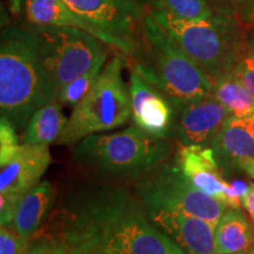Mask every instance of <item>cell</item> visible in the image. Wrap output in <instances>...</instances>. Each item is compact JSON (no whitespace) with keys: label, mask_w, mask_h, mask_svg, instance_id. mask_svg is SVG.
I'll list each match as a JSON object with an SVG mask.
<instances>
[{"label":"cell","mask_w":254,"mask_h":254,"mask_svg":"<svg viewBox=\"0 0 254 254\" xmlns=\"http://www.w3.org/2000/svg\"><path fill=\"white\" fill-rule=\"evenodd\" d=\"M144 53L134 68L164 93L177 112L211 95L213 80L148 13L141 21Z\"/></svg>","instance_id":"277c9868"},{"label":"cell","mask_w":254,"mask_h":254,"mask_svg":"<svg viewBox=\"0 0 254 254\" xmlns=\"http://www.w3.org/2000/svg\"><path fill=\"white\" fill-rule=\"evenodd\" d=\"M170 254H187V253L183 249H180V247L176 244V246L173 247V250L171 251Z\"/></svg>","instance_id":"d6a6232c"},{"label":"cell","mask_w":254,"mask_h":254,"mask_svg":"<svg viewBox=\"0 0 254 254\" xmlns=\"http://www.w3.org/2000/svg\"><path fill=\"white\" fill-rule=\"evenodd\" d=\"M168 139H159L133 126L110 134H92L73 151L75 164L110 184L138 180L166 160L172 152Z\"/></svg>","instance_id":"3957f363"},{"label":"cell","mask_w":254,"mask_h":254,"mask_svg":"<svg viewBox=\"0 0 254 254\" xmlns=\"http://www.w3.org/2000/svg\"><path fill=\"white\" fill-rule=\"evenodd\" d=\"M44 62L58 91L106 55L103 41L74 27L33 25Z\"/></svg>","instance_id":"ba28073f"},{"label":"cell","mask_w":254,"mask_h":254,"mask_svg":"<svg viewBox=\"0 0 254 254\" xmlns=\"http://www.w3.org/2000/svg\"><path fill=\"white\" fill-rule=\"evenodd\" d=\"M26 15L32 25L80 28L107 45L104 34L73 11L64 0H26Z\"/></svg>","instance_id":"e0dca14e"},{"label":"cell","mask_w":254,"mask_h":254,"mask_svg":"<svg viewBox=\"0 0 254 254\" xmlns=\"http://www.w3.org/2000/svg\"><path fill=\"white\" fill-rule=\"evenodd\" d=\"M238 168L241 171H244L247 176L251 177L254 180V158L246 159V160L241 161Z\"/></svg>","instance_id":"83f0119b"},{"label":"cell","mask_w":254,"mask_h":254,"mask_svg":"<svg viewBox=\"0 0 254 254\" xmlns=\"http://www.w3.org/2000/svg\"><path fill=\"white\" fill-rule=\"evenodd\" d=\"M246 254H254V245L251 247V249L247 251V253Z\"/></svg>","instance_id":"e575fe53"},{"label":"cell","mask_w":254,"mask_h":254,"mask_svg":"<svg viewBox=\"0 0 254 254\" xmlns=\"http://www.w3.org/2000/svg\"><path fill=\"white\" fill-rule=\"evenodd\" d=\"M174 159L192 185L227 205L231 184L222 177L221 167L209 146L180 145Z\"/></svg>","instance_id":"4fadbf2b"},{"label":"cell","mask_w":254,"mask_h":254,"mask_svg":"<svg viewBox=\"0 0 254 254\" xmlns=\"http://www.w3.org/2000/svg\"><path fill=\"white\" fill-rule=\"evenodd\" d=\"M51 161L49 146L20 144L13 157L0 165V194L18 202L40 183Z\"/></svg>","instance_id":"8fae6325"},{"label":"cell","mask_w":254,"mask_h":254,"mask_svg":"<svg viewBox=\"0 0 254 254\" xmlns=\"http://www.w3.org/2000/svg\"><path fill=\"white\" fill-rule=\"evenodd\" d=\"M124 59L114 56L86 97L73 107L67 125L57 140L73 145L88 135L111 131L125 125L132 117L129 90L123 79Z\"/></svg>","instance_id":"8992f818"},{"label":"cell","mask_w":254,"mask_h":254,"mask_svg":"<svg viewBox=\"0 0 254 254\" xmlns=\"http://www.w3.org/2000/svg\"><path fill=\"white\" fill-rule=\"evenodd\" d=\"M253 245V225L240 208L228 207L215 227L217 253L247 252Z\"/></svg>","instance_id":"ac0fdd59"},{"label":"cell","mask_w":254,"mask_h":254,"mask_svg":"<svg viewBox=\"0 0 254 254\" xmlns=\"http://www.w3.org/2000/svg\"><path fill=\"white\" fill-rule=\"evenodd\" d=\"M107 55L109 53L101 56L86 72L82 73L81 75H79L74 80L68 82L67 85H65L59 91L58 101L60 104L69 105V106L75 107L86 97V94L90 92L91 88L95 84V81L99 78L100 73L103 72L105 63H106L107 59Z\"/></svg>","instance_id":"44dd1931"},{"label":"cell","mask_w":254,"mask_h":254,"mask_svg":"<svg viewBox=\"0 0 254 254\" xmlns=\"http://www.w3.org/2000/svg\"><path fill=\"white\" fill-rule=\"evenodd\" d=\"M232 4L237 5L238 7H243L251 11L254 9V0H228Z\"/></svg>","instance_id":"f1b7e54d"},{"label":"cell","mask_w":254,"mask_h":254,"mask_svg":"<svg viewBox=\"0 0 254 254\" xmlns=\"http://www.w3.org/2000/svg\"><path fill=\"white\" fill-rule=\"evenodd\" d=\"M211 95L228 111L232 117L246 118L254 111V99L233 71L213 81Z\"/></svg>","instance_id":"ffe728a7"},{"label":"cell","mask_w":254,"mask_h":254,"mask_svg":"<svg viewBox=\"0 0 254 254\" xmlns=\"http://www.w3.org/2000/svg\"><path fill=\"white\" fill-rule=\"evenodd\" d=\"M232 71L243 82L244 86L247 88L254 99V56L252 53L239 58Z\"/></svg>","instance_id":"d4e9b609"},{"label":"cell","mask_w":254,"mask_h":254,"mask_svg":"<svg viewBox=\"0 0 254 254\" xmlns=\"http://www.w3.org/2000/svg\"><path fill=\"white\" fill-rule=\"evenodd\" d=\"M250 53H252V55L254 56V32L250 38Z\"/></svg>","instance_id":"836d02e7"},{"label":"cell","mask_w":254,"mask_h":254,"mask_svg":"<svg viewBox=\"0 0 254 254\" xmlns=\"http://www.w3.org/2000/svg\"><path fill=\"white\" fill-rule=\"evenodd\" d=\"M241 206L245 208L247 214L254 222V184H249L243 196H241Z\"/></svg>","instance_id":"4316f807"},{"label":"cell","mask_w":254,"mask_h":254,"mask_svg":"<svg viewBox=\"0 0 254 254\" xmlns=\"http://www.w3.org/2000/svg\"><path fill=\"white\" fill-rule=\"evenodd\" d=\"M132 120L136 127L159 139L176 133L177 110L171 100L133 67L129 78Z\"/></svg>","instance_id":"30bf717a"},{"label":"cell","mask_w":254,"mask_h":254,"mask_svg":"<svg viewBox=\"0 0 254 254\" xmlns=\"http://www.w3.org/2000/svg\"><path fill=\"white\" fill-rule=\"evenodd\" d=\"M59 241L53 236H39L28 244L25 254H58Z\"/></svg>","instance_id":"484cf974"},{"label":"cell","mask_w":254,"mask_h":254,"mask_svg":"<svg viewBox=\"0 0 254 254\" xmlns=\"http://www.w3.org/2000/svg\"><path fill=\"white\" fill-rule=\"evenodd\" d=\"M56 238V237H55ZM58 239V238H57ZM59 241V250H58V254H79L77 251L73 250L72 247H69L68 245H66L63 240L58 239Z\"/></svg>","instance_id":"f546056e"},{"label":"cell","mask_w":254,"mask_h":254,"mask_svg":"<svg viewBox=\"0 0 254 254\" xmlns=\"http://www.w3.org/2000/svg\"><path fill=\"white\" fill-rule=\"evenodd\" d=\"M247 252H240V253H217V254H246Z\"/></svg>","instance_id":"d590c367"},{"label":"cell","mask_w":254,"mask_h":254,"mask_svg":"<svg viewBox=\"0 0 254 254\" xmlns=\"http://www.w3.org/2000/svg\"><path fill=\"white\" fill-rule=\"evenodd\" d=\"M30 241L25 240L13 228H0V254H25Z\"/></svg>","instance_id":"cb8c5ba5"},{"label":"cell","mask_w":254,"mask_h":254,"mask_svg":"<svg viewBox=\"0 0 254 254\" xmlns=\"http://www.w3.org/2000/svg\"><path fill=\"white\" fill-rule=\"evenodd\" d=\"M244 119H245L246 125H247V127H249L251 134H252L254 138V111L250 114V116H247L246 118H244Z\"/></svg>","instance_id":"1f68e13d"},{"label":"cell","mask_w":254,"mask_h":254,"mask_svg":"<svg viewBox=\"0 0 254 254\" xmlns=\"http://www.w3.org/2000/svg\"><path fill=\"white\" fill-rule=\"evenodd\" d=\"M56 199V190L47 180L38 183L21 196L15 207L14 231L23 239L31 241L40 231Z\"/></svg>","instance_id":"2e32d148"},{"label":"cell","mask_w":254,"mask_h":254,"mask_svg":"<svg viewBox=\"0 0 254 254\" xmlns=\"http://www.w3.org/2000/svg\"><path fill=\"white\" fill-rule=\"evenodd\" d=\"M209 147L213 150L221 170L238 168L241 161L254 158V138L245 119L238 117L231 116L224 123L209 142Z\"/></svg>","instance_id":"9a60e30c"},{"label":"cell","mask_w":254,"mask_h":254,"mask_svg":"<svg viewBox=\"0 0 254 254\" xmlns=\"http://www.w3.org/2000/svg\"><path fill=\"white\" fill-rule=\"evenodd\" d=\"M53 234L79 254H170L176 243L152 225L144 206L119 184H86L64 198Z\"/></svg>","instance_id":"6da1fadb"},{"label":"cell","mask_w":254,"mask_h":254,"mask_svg":"<svg viewBox=\"0 0 254 254\" xmlns=\"http://www.w3.org/2000/svg\"><path fill=\"white\" fill-rule=\"evenodd\" d=\"M154 227L173 240L187 254H217V225L186 213L167 211L146 212Z\"/></svg>","instance_id":"7c38bea8"},{"label":"cell","mask_w":254,"mask_h":254,"mask_svg":"<svg viewBox=\"0 0 254 254\" xmlns=\"http://www.w3.org/2000/svg\"><path fill=\"white\" fill-rule=\"evenodd\" d=\"M104 34L107 46L131 56L136 50V26L145 17L144 0H64Z\"/></svg>","instance_id":"9c48e42d"},{"label":"cell","mask_w":254,"mask_h":254,"mask_svg":"<svg viewBox=\"0 0 254 254\" xmlns=\"http://www.w3.org/2000/svg\"><path fill=\"white\" fill-rule=\"evenodd\" d=\"M177 17L187 20H202L213 17L208 0H158Z\"/></svg>","instance_id":"7402d4cb"},{"label":"cell","mask_w":254,"mask_h":254,"mask_svg":"<svg viewBox=\"0 0 254 254\" xmlns=\"http://www.w3.org/2000/svg\"><path fill=\"white\" fill-rule=\"evenodd\" d=\"M150 14L213 81L231 72L239 60V40L228 21L214 15L187 20L171 13L158 0L153 1Z\"/></svg>","instance_id":"5b68a950"},{"label":"cell","mask_w":254,"mask_h":254,"mask_svg":"<svg viewBox=\"0 0 254 254\" xmlns=\"http://www.w3.org/2000/svg\"><path fill=\"white\" fill-rule=\"evenodd\" d=\"M59 91L51 77L31 27H8L0 43V112L17 129L26 128L40 107L58 100Z\"/></svg>","instance_id":"7a4b0ae2"},{"label":"cell","mask_w":254,"mask_h":254,"mask_svg":"<svg viewBox=\"0 0 254 254\" xmlns=\"http://www.w3.org/2000/svg\"><path fill=\"white\" fill-rule=\"evenodd\" d=\"M15 127L5 117H0V165L7 163L19 147Z\"/></svg>","instance_id":"603a6c76"},{"label":"cell","mask_w":254,"mask_h":254,"mask_svg":"<svg viewBox=\"0 0 254 254\" xmlns=\"http://www.w3.org/2000/svg\"><path fill=\"white\" fill-rule=\"evenodd\" d=\"M134 189L146 212L186 213L217 225L228 207L192 185L174 158L163 161L135 180Z\"/></svg>","instance_id":"52a82bcc"},{"label":"cell","mask_w":254,"mask_h":254,"mask_svg":"<svg viewBox=\"0 0 254 254\" xmlns=\"http://www.w3.org/2000/svg\"><path fill=\"white\" fill-rule=\"evenodd\" d=\"M9 8L13 14L20 13L21 8H23V0H8Z\"/></svg>","instance_id":"4dcf8cb0"},{"label":"cell","mask_w":254,"mask_h":254,"mask_svg":"<svg viewBox=\"0 0 254 254\" xmlns=\"http://www.w3.org/2000/svg\"><path fill=\"white\" fill-rule=\"evenodd\" d=\"M67 122L58 100L47 104L31 117L25 128L23 142L50 146L58 140Z\"/></svg>","instance_id":"d6986e66"},{"label":"cell","mask_w":254,"mask_h":254,"mask_svg":"<svg viewBox=\"0 0 254 254\" xmlns=\"http://www.w3.org/2000/svg\"><path fill=\"white\" fill-rule=\"evenodd\" d=\"M231 114L212 95L187 105L177 119L176 135L182 145H209Z\"/></svg>","instance_id":"5bb4252c"}]
</instances>
